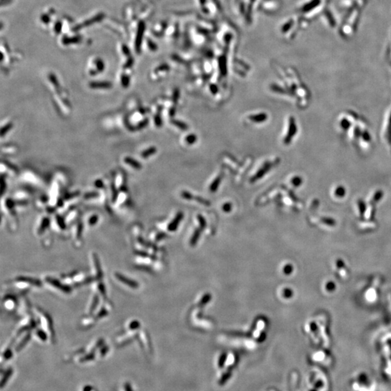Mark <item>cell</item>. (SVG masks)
<instances>
[{"mask_svg": "<svg viewBox=\"0 0 391 391\" xmlns=\"http://www.w3.org/2000/svg\"><path fill=\"white\" fill-rule=\"evenodd\" d=\"M12 124H8V125H7V126H5V127H4V128H2V136H4V134L5 133L8 132L9 130H10V129H11V128H12Z\"/></svg>", "mask_w": 391, "mask_h": 391, "instance_id": "21", "label": "cell"}, {"mask_svg": "<svg viewBox=\"0 0 391 391\" xmlns=\"http://www.w3.org/2000/svg\"><path fill=\"white\" fill-rule=\"evenodd\" d=\"M36 311L38 314V319L40 320V322L41 323L42 327L46 330V332H48V333L51 335L52 338H54V327H53V322L51 319L50 316L47 313H46L44 310L38 307L35 308Z\"/></svg>", "mask_w": 391, "mask_h": 391, "instance_id": "1", "label": "cell"}, {"mask_svg": "<svg viewBox=\"0 0 391 391\" xmlns=\"http://www.w3.org/2000/svg\"><path fill=\"white\" fill-rule=\"evenodd\" d=\"M82 233H83V224L82 222H78L74 229V243L77 247L81 246L82 243Z\"/></svg>", "mask_w": 391, "mask_h": 391, "instance_id": "7", "label": "cell"}, {"mask_svg": "<svg viewBox=\"0 0 391 391\" xmlns=\"http://www.w3.org/2000/svg\"><path fill=\"white\" fill-rule=\"evenodd\" d=\"M3 304H5V309L12 311L17 307V298L13 295H7L3 299Z\"/></svg>", "mask_w": 391, "mask_h": 391, "instance_id": "6", "label": "cell"}, {"mask_svg": "<svg viewBox=\"0 0 391 391\" xmlns=\"http://www.w3.org/2000/svg\"><path fill=\"white\" fill-rule=\"evenodd\" d=\"M156 152H157V148L155 147H151L143 152V153L141 154V156H142L143 158H148V157H149L150 156L154 154Z\"/></svg>", "mask_w": 391, "mask_h": 391, "instance_id": "15", "label": "cell"}, {"mask_svg": "<svg viewBox=\"0 0 391 391\" xmlns=\"http://www.w3.org/2000/svg\"><path fill=\"white\" fill-rule=\"evenodd\" d=\"M196 140H197V138H196V135L194 134H191V135H188L185 138V141L188 144H193L196 142Z\"/></svg>", "mask_w": 391, "mask_h": 391, "instance_id": "18", "label": "cell"}, {"mask_svg": "<svg viewBox=\"0 0 391 391\" xmlns=\"http://www.w3.org/2000/svg\"><path fill=\"white\" fill-rule=\"evenodd\" d=\"M35 330H36V335L38 338L41 341H46V339L47 338V332L41 330V329H36Z\"/></svg>", "mask_w": 391, "mask_h": 391, "instance_id": "16", "label": "cell"}, {"mask_svg": "<svg viewBox=\"0 0 391 391\" xmlns=\"http://www.w3.org/2000/svg\"><path fill=\"white\" fill-rule=\"evenodd\" d=\"M44 280H45L46 283L48 284L49 286L55 288V289H58V291L62 292V293H66V294H69V293H71L72 289L69 286V285L62 283L58 280H56L54 277H46Z\"/></svg>", "mask_w": 391, "mask_h": 391, "instance_id": "3", "label": "cell"}, {"mask_svg": "<svg viewBox=\"0 0 391 391\" xmlns=\"http://www.w3.org/2000/svg\"><path fill=\"white\" fill-rule=\"evenodd\" d=\"M231 205L230 204H225L224 206H223L224 211H225V212H229L230 210H231Z\"/></svg>", "mask_w": 391, "mask_h": 391, "instance_id": "22", "label": "cell"}, {"mask_svg": "<svg viewBox=\"0 0 391 391\" xmlns=\"http://www.w3.org/2000/svg\"><path fill=\"white\" fill-rule=\"evenodd\" d=\"M221 180H222V176H220L217 177L216 179L212 182V183L211 184V186H210V191L212 192H215L217 191V189L218 188L219 185L221 183Z\"/></svg>", "mask_w": 391, "mask_h": 391, "instance_id": "14", "label": "cell"}, {"mask_svg": "<svg viewBox=\"0 0 391 391\" xmlns=\"http://www.w3.org/2000/svg\"><path fill=\"white\" fill-rule=\"evenodd\" d=\"M15 287L20 290H28L32 287L40 288L42 284L38 280L28 277H18L15 280Z\"/></svg>", "mask_w": 391, "mask_h": 391, "instance_id": "2", "label": "cell"}, {"mask_svg": "<svg viewBox=\"0 0 391 391\" xmlns=\"http://www.w3.org/2000/svg\"><path fill=\"white\" fill-rule=\"evenodd\" d=\"M182 217H183V215H182V214H178V215L177 216L176 219V220H174V222H173V223H172V224L170 225V229H171V230L175 229V228H176L177 227V224H178V222H179V221H180V220H181Z\"/></svg>", "mask_w": 391, "mask_h": 391, "instance_id": "19", "label": "cell"}, {"mask_svg": "<svg viewBox=\"0 0 391 391\" xmlns=\"http://www.w3.org/2000/svg\"><path fill=\"white\" fill-rule=\"evenodd\" d=\"M91 258L92 263H93V272L95 273L94 279L97 280H100L102 278L103 274H102V267H101L99 259V257L96 254H92Z\"/></svg>", "mask_w": 391, "mask_h": 391, "instance_id": "5", "label": "cell"}, {"mask_svg": "<svg viewBox=\"0 0 391 391\" xmlns=\"http://www.w3.org/2000/svg\"><path fill=\"white\" fill-rule=\"evenodd\" d=\"M49 225H50V220L49 217H44L41 220V222L37 228V234L38 236H41L46 233V231L49 229Z\"/></svg>", "mask_w": 391, "mask_h": 391, "instance_id": "8", "label": "cell"}, {"mask_svg": "<svg viewBox=\"0 0 391 391\" xmlns=\"http://www.w3.org/2000/svg\"><path fill=\"white\" fill-rule=\"evenodd\" d=\"M271 167H272V164H270V163L265 164L262 167V168H261V169H260L258 171V173H256V176L254 177H253L251 181L254 182V181H256V180H257L258 179H259V178H261V177H263L265 173H267V172L270 170V169H271Z\"/></svg>", "mask_w": 391, "mask_h": 391, "instance_id": "10", "label": "cell"}, {"mask_svg": "<svg viewBox=\"0 0 391 391\" xmlns=\"http://www.w3.org/2000/svg\"><path fill=\"white\" fill-rule=\"evenodd\" d=\"M173 123H174L176 125H177L178 127H179V128L182 129V130H187V129H188V125L185 123H182V122L174 121V122H173Z\"/></svg>", "mask_w": 391, "mask_h": 391, "instance_id": "20", "label": "cell"}, {"mask_svg": "<svg viewBox=\"0 0 391 391\" xmlns=\"http://www.w3.org/2000/svg\"><path fill=\"white\" fill-rule=\"evenodd\" d=\"M115 279L120 283H123L125 286H127L129 288L131 289H136L139 288V283L133 280L130 279L129 277H127L126 276L123 275V274H120L119 272H115Z\"/></svg>", "mask_w": 391, "mask_h": 391, "instance_id": "4", "label": "cell"}, {"mask_svg": "<svg viewBox=\"0 0 391 391\" xmlns=\"http://www.w3.org/2000/svg\"><path fill=\"white\" fill-rule=\"evenodd\" d=\"M99 297L100 295L97 294V293H95L94 295L93 296L91 303L90 304L89 308H88V315L91 316L92 314H93V311L96 309V308L99 305Z\"/></svg>", "mask_w": 391, "mask_h": 391, "instance_id": "9", "label": "cell"}, {"mask_svg": "<svg viewBox=\"0 0 391 391\" xmlns=\"http://www.w3.org/2000/svg\"><path fill=\"white\" fill-rule=\"evenodd\" d=\"M249 119L251 121H252L253 123H261L264 122L265 120L267 119V115L265 114V113H259V114L253 115L249 116Z\"/></svg>", "mask_w": 391, "mask_h": 391, "instance_id": "11", "label": "cell"}, {"mask_svg": "<svg viewBox=\"0 0 391 391\" xmlns=\"http://www.w3.org/2000/svg\"><path fill=\"white\" fill-rule=\"evenodd\" d=\"M112 84L109 82H93L90 84V87L92 88H109Z\"/></svg>", "mask_w": 391, "mask_h": 391, "instance_id": "12", "label": "cell"}, {"mask_svg": "<svg viewBox=\"0 0 391 391\" xmlns=\"http://www.w3.org/2000/svg\"><path fill=\"white\" fill-rule=\"evenodd\" d=\"M125 162L126 164H129L130 166H131V167H134L135 169L140 170L141 168V164H140L139 162L133 160V159L130 158V157H126V158L125 159Z\"/></svg>", "mask_w": 391, "mask_h": 391, "instance_id": "13", "label": "cell"}, {"mask_svg": "<svg viewBox=\"0 0 391 391\" xmlns=\"http://www.w3.org/2000/svg\"><path fill=\"white\" fill-rule=\"evenodd\" d=\"M98 221H99L98 216H97V215H93V216H91V217H90L89 219H88V225L89 226H91V227H93V226H94L95 225H96L97 222H98Z\"/></svg>", "mask_w": 391, "mask_h": 391, "instance_id": "17", "label": "cell"}, {"mask_svg": "<svg viewBox=\"0 0 391 391\" xmlns=\"http://www.w3.org/2000/svg\"><path fill=\"white\" fill-rule=\"evenodd\" d=\"M211 88V91H212V93H217V86H215V85H212V86H211V88Z\"/></svg>", "mask_w": 391, "mask_h": 391, "instance_id": "23", "label": "cell"}]
</instances>
